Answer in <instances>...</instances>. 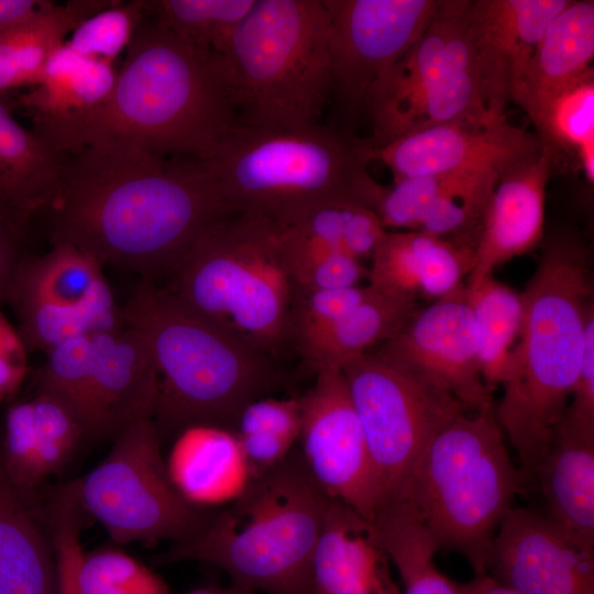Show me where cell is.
Here are the masks:
<instances>
[{"mask_svg": "<svg viewBox=\"0 0 594 594\" xmlns=\"http://www.w3.org/2000/svg\"><path fill=\"white\" fill-rule=\"evenodd\" d=\"M594 2L570 0L549 22L510 99L561 88L594 70Z\"/></svg>", "mask_w": 594, "mask_h": 594, "instance_id": "1f68e13d", "label": "cell"}, {"mask_svg": "<svg viewBox=\"0 0 594 594\" xmlns=\"http://www.w3.org/2000/svg\"><path fill=\"white\" fill-rule=\"evenodd\" d=\"M0 594H57L50 534L0 460Z\"/></svg>", "mask_w": 594, "mask_h": 594, "instance_id": "f546056e", "label": "cell"}, {"mask_svg": "<svg viewBox=\"0 0 594 594\" xmlns=\"http://www.w3.org/2000/svg\"><path fill=\"white\" fill-rule=\"evenodd\" d=\"M556 525L594 552V432L560 421L534 477Z\"/></svg>", "mask_w": 594, "mask_h": 594, "instance_id": "83f0119b", "label": "cell"}, {"mask_svg": "<svg viewBox=\"0 0 594 594\" xmlns=\"http://www.w3.org/2000/svg\"><path fill=\"white\" fill-rule=\"evenodd\" d=\"M121 311L157 369L153 420L162 441L194 425L234 430L243 408L277 384L268 354L154 282L142 279Z\"/></svg>", "mask_w": 594, "mask_h": 594, "instance_id": "277c9868", "label": "cell"}, {"mask_svg": "<svg viewBox=\"0 0 594 594\" xmlns=\"http://www.w3.org/2000/svg\"><path fill=\"white\" fill-rule=\"evenodd\" d=\"M20 238L0 218V304L6 301L18 262Z\"/></svg>", "mask_w": 594, "mask_h": 594, "instance_id": "681fc988", "label": "cell"}, {"mask_svg": "<svg viewBox=\"0 0 594 594\" xmlns=\"http://www.w3.org/2000/svg\"><path fill=\"white\" fill-rule=\"evenodd\" d=\"M378 480L383 506L399 498L435 433L465 411L447 389L373 352L342 369Z\"/></svg>", "mask_w": 594, "mask_h": 594, "instance_id": "8fae6325", "label": "cell"}, {"mask_svg": "<svg viewBox=\"0 0 594 594\" xmlns=\"http://www.w3.org/2000/svg\"><path fill=\"white\" fill-rule=\"evenodd\" d=\"M255 0H146V11L193 44L218 52Z\"/></svg>", "mask_w": 594, "mask_h": 594, "instance_id": "60d3db41", "label": "cell"}, {"mask_svg": "<svg viewBox=\"0 0 594 594\" xmlns=\"http://www.w3.org/2000/svg\"><path fill=\"white\" fill-rule=\"evenodd\" d=\"M486 573L519 594H594V552L529 508L512 507L504 517Z\"/></svg>", "mask_w": 594, "mask_h": 594, "instance_id": "2e32d148", "label": "cell"}, {"mask_svg": "<svg viewBox=\"0 0 594 594\" xmlns=\"http://www.w3.org/2000/svg\"><path fill=\"white\" fill-rule=\"evenodd\" d=\"M165 463L177 492L204 509L230 504L252 480L235 431L219 426L183 429Z\"/></svg>", "mask_w": 594, "mask_h": 594, "instance_id": "4316f807", "label": "cell"}, {"mask_svg": "<svg viewBox=\"0 0 594 594\" xmlns=\"http://www.w3.org/2000/svg\"><path fill=\"white\" fill-rule=\"evenodd\" d=\"M504 437L494 410L458 414L427 443L398 498L439 550L461 554L475 575L486 573L496 531L522 488Z\"/></svg>", "mask_w": 594, "mask_h": 594, "instance_id": "ba28073f", "label": "cell"}, {"mask_svg": "<svg viewBox=\"0 0 594 594\" xmlns=\"http://www.w3.org/2000/svg\"><path fill=\"white\" fill-rule=\"evenodd\" d=\"M367 286L343 289H293L290 307L292 344L301 355L366 294Z\"/></svg>", "mask_w": 594, "mask_h": 594, "instance_id": "bcb514c9", "label": "cell"}, {"mask_svg": "<svg viewBox=\"0 0 594 594\" xmlns=\"http://www.w3.org/2000/svg\"><path fill=\"white\" fill-rule=\"evenodd\" d=\"M521 296V327L494 414L518 455L524 487L569 405L594 315L590 250L580 235L548 238Z\"/></svg>", "mask_w": 594, "mask_h": 594, "instance_id": "3957f363", "label": "cell"}, {"mask_svg": "<svg viewBox=\"0 0 594 594\" xmlns=\"http://www.w3.org/2000/svg\"><path fill=\"white\" fill-rule=\"evenodd\" d=\"M14 108V98L0 95V218L22 241L56 198L65 155L23 128Z\"/></svg>", "mask_w": 594, "mask_h": 594, "instance_id": "484cf974", "label": "cell"}, {"mask_svg": "<svg viewBox=\"0 0 594 594\" xmlns=\"http://www.w3.org/2000/svg\"><path fill=\"white\" fill-rule=\"evenodd\" d=\"M554 156L550 147L542 145L499 177L474 246V265L465 287L477 286L496 267L530 252L542 241L546 187Z\"/></svg>", "mask_w": 594, "mask_h": 594, "instance_id": "ffe728a7", "label": "cell"}, {"mask_svg": "<svg viewBox=\"0 0 594 594\" xmlns=\"http://www.w3.org/2000/svg\"><path fill=\"white\" fill-rule=\"evenodd\" d=\"M301 427L299 397L263 396L241 411L234 431L251 477H257L285 461L298 441Z\"/></svg>", "mask_w": 594, "mask_h": 594, "instance_id": "74e56055", "label": "cell"}, {"mask_svg": "<svg viewBox=\"0 0 594 594\" xmlns=\"http://www.w3.org/2000/svg\"><path fill=\"white\" fill-rule=\"evenodd\" d=\"M474 265L470 245L419 231H386L371 257V287L435 301L463 286Z\"/></svg>", "mask_w": 594, "mask_h": 594, "instance_id": "d4e9b609", "label": "cell"}, {"mask_svg": "<svg viewBox=\"0 0 594 594\" xmlns=\"http://www.w3.org/2000/svg\"><path fill=\"white\" fill-rule=\"evenodd\" d=\"M7 302L15 312L18 331L28 351L37 350L47 353L67 340L94 337L124 324L122 312L109 315L19 296L9 297Z\"/></svg>", "mask_w": 594, "mask_h": 594, "instance_id": "f35d334b", "label": "cell"}, {"mask_svg": "<svg viewBox=\"0 0 594 594\" xmlns=\"http://www.w3.org/2000/svg\"><path fill=\"white\" fill-rule=\"evenodd\" d=\"M89 254L67 242H54L43 255L21 256L9 297H29L53 305L121 315L101 271Z\"/></svg>", "mask_w": 594, "mask_h": 594, "instance_id": "f1b7e54d", "label": "cell"}, {"mask_svg": "<svg viewBox=\"0 0 594 594\" xmlns=\"http://www.w3.org/2000/svg\"><path fill=\"white\" fill-rule=\"evenodd\" d=\"M539 138L506 117L484 116L406 134L370 157L392 172L394 182L461 169L503 174L541 148Z\"/></svg>", "mask_w": 594, "mask_h": 594, "instance_id": "9a60e30c", "label": "cell"}, {"mask_svg": "<svg viewBox=\"0 0 594 594\" xmlns=\"http://www.w3.org/2000/svg\"><path fill=\"white\" fill-rule=\"evenodd\" d=\"M79 584L84 594H169L161 576L116 548L82 552Z\"/></svg>", "mask_w": 594, "mask_h": 594, "instance_id": "f6af8a7d", "label": "cell"}, {"mask_svg": "<svg viewBox=\"0 0 594 594\" xmlns=\"http://www.w3.org/2000/svg\"><path fill=\"white\" fill-rule=\"evenodd\" d=\"M161 444L154 420H136L113 438L100 464L70 482L81 508L117 543L182 542L213 513L191 505L177 492Z\"/></svg>", "mask_w": 594, "mask_h": 594, "instance_id": "30bf717a", "label": "cell"}, {"mask_svg": "<svg viewBox=\"0 0 594 594\" xmlns=\"http://www.w3.org/2000/svg\"><path fill=\"white\" fill-rule=\"evenodd\" d=\"M503 174L461 169L383 187L374 211L384 229L419 231L474 249Z\"/></svg>", "mask_w": 594, "mask_h": 594, "instance_id": "e0dca14e", "label": "cell"}, {"mask_svg": "<svg viewBox=\"0 0 594 594\" xmlns=\"http://www.w3.org/2000/svg\"><path fill=\"white\" fill-rule=\"evenodd\" d=\"M327 502L293 451L213 512L195 536L172 543L154 561L205 562L231 584L260 594H311V561Z\"/></svg>", "mask_w": 594, "mask_h": 594, "instance_id": "5b68a950", "label": "cell"}, {"mask_svg": "<svg viewBox=\"0 0 594 594\" xmlns=\"http://www.w3.org/2000/svg\"><path fill=\"white\" fill-rule=\"evenodd\" d=\"M146 14V0H114L84 20L65 44L84 57L114 65Z\"/></svg>", "mask_w": 594, "mask_h": 594, "instance_id": "ee69618b", "label": "cell"}, {"mask_svg": "<svg viewBox=\"0 0 594 594\" xmlns=\"http://www.w3.org/2000/svg\"><path fill=\"white\" fill-rule=\"evenodd\" d=\"M393 570L374 520L328 498L311 561V594H402Z\"/></svg>", "mask_w": 594, "mask_h": 594, "instance_id": "603a6c76", "label": "cell"}, {"mask_svg": "<svg viewBox=\"0 0 594 594\" xmlns=\"http://www.w3.org/2000/svg\"><path fill=\"white\" fill-rule=\"evenodd\" d=\"M46 354L36 374L35 393L63 405L92 439L91 337L67 340Z\"/></svg>", "mask_w": 594, "mask_h": 594, "instance_id": "ab89813d", "label": "cell"}, {"mask_svg": "<svg viewBox=\"0 0 594 594\" xmlns=\"http://www.w3.org/2000/svg\"><path fill=\"white\" fill-rule=\"evenodd\" d=\"M529 117L542 145L573 152L594 182V70L544 94L512 99Z\"/></svg>", "mask_w": 594, "mask_h": 594, "instance_id": "836d02e7", "label": "cell"}, {"mask_svg": "<svg viewBox=\"0 0 594 594\" xmlns=\"http://www.w3.org/2000/svg\"><path fill=\"white\" fill-rule=\"evenodd\" d=\"M440 0H323L334 127L349 133L380 77L424 34Z\"/></svg>", "mask_w": 594, "mask_h": 594, "instance_id": "7c38bea8", "label": "cell"}, {"mask_svg": "<svg viewBox=\"0 0 594 594\" xmlns=\"http://www.w3.org/2000/svg\"><path fill=\"white\" fill-rule=\"evenodd\" d=\"M569 1L468 0L464 23L490 114L505 117L542 33Z\"/></svg>", "mask_w": 594, "mask_h": 594, "instance_id": "d6986e66", "label": "cell"}, {"mask_svg": "<svg viewBox=\"0 0 594 594\" xmlns=\"http://www.w3.org/2000/svg\"><path fill=\"white\" fill-rule=\"evenodd\" d=\"M165 287L271 358L292 344L293 283L275 221L233 212L210 223Z\"/></svg>", "mask_w": 594, "mask_h": 594, "instance_id": "9c48e42d", "label": "cell"}, {"mask_svg": "<svg viewBox=\"0 0 594 594\" xmlns=\"http://www.w3.org/2000/svg\"><path fill=\"white\" fill-rule=\"evenodd\" d=\"M42 509L54 549L57 594H84L79 584V564L84 552L80 531L86 513L72 483L55 488Z\"/></svg>", "mask_w": 594, "mask_h": 594, "instance_id": "7bdbcfd3", "label": "cell"}, {"mask_svg": "<svg viewBox=\"0 0 594 594\" xmlns=\"http://www.w3.org/2000/svg\"><path fill=\"white\" fill-rule=\"evenodd\" d=\"M570 398L561 421L594 432V315L587 322L583 359Z\"/></svg>", "mask_w": 594, "mask_h": 594, "instance_id": "7dc6e473", "label": "cell"}, {"mask_svg": "<svg viewBox=\"0 0 594 594\" xmlns=\"http://www.w3.org/2000/svg\"><path fill=\"white\" fill-rule=\"evenodd\" d=\"M402 594H460L435 563L438 546L404 499L384 505L374 518Z\"/></svg>", "mask_w": 594, "mask_h": 594, "instance_id": "e575fe53", "label": "cell"}, {"mask_svg": "<svg viewBox=\"0 0 594 594\" xmlns=\"http://www.w3.org/2000/svg\"><path fill=\"white\" fill-rule=\"evenodd\" d=\"M114 65L84 57L65 43L48 59L41 81L14 98L34 133L62 155L80 151L81 128L110 95Z\"/></svg>", "mask_w": 594, "mask_h": 594, "instance_id": "44dd1931", "label": "cell"}, {"mask_svg": "<svg viewBox=\"0 0 594 594\" xmlns=\"http://www.w3.org/2000/svg\"><path fill=\"white\" fill-rule=\"evenodd\" d=\"M419 301L380 292L370 285L365 296L345 311L301 358L314 373L342 366L393 338L419 310Z\"/></svg>", "mask_w": 594, "mask_h": 594, "instance_id": "d6a6232c", "label": "cell"}, {"mask_svg": "<svg viewBox=\"0 0 594 594\" xmlns=\"http://www.w3.org/2000/svg\"><path fill=\"white\" fill-rule=\"evenodd\" d=\"M51 3L47 0H0V34L28 22Z\"/></svg>", "mask_w": 594, "mask_h": 594, "instance_id": "f907efd6", "label": "cell"}, {"mask_svg": "<svg viewBox=\"0 0 594 594\" xmlns=\"http://www.w3.org/2000/svg\"><path fill=\"white\" fill-rule=\"evenodd\" d=\"M277 224L290 239L360 261L373 256L386 233L374 210L341 200L319 204Z\"/></svg>", "mask_w": 594, "mask_h": 594, "instance_id": "8d00e7d4", "label": "cell"}, {"mask_svg": "<svg viewBox=\"0 0 594 594\" xmlns=\"http://www.w3.org/2000/svg\"><path fill=\"white\" fill-rule=\"evenodd\" d=\"M215 53L239 127L293 131L321 122L330 97L323 0H255Z\"/></svg>", "mask_w": 594, "mask_h": 594, "instance_id": "8992f818", "label": "cell"}, {"mask_svg": "<svg viewBox=\"0 0 594 594\" xmlns=\"http://www.w3.org/2000/svg\"><path fill=\"white\" fill-rule=\"evenodd\" d=\"M28 349L0 309V402L12 403L28 374Z\"/></svg>", "mask_w": 594, "mask_h": 594, "instance_id": "c3c4849f", "label": "cell"}, {"mask_svg": "<svg viewBox=\"0 0 594 594\" xmlns=\"http://www.w3.org/2000/svg\"><path fill=\"white\" fill-rule=\"evenodd\" d=\"M465 286V285H464ZM471 310L480 371L492 391L502 385L522 320V296L493 275L465 287Z\"/></svg>", "mask_w": 594, "mask_h": 594, "instance_id": "d590c367", "label": "cell"}, {"mask_svg": "<svg viewBox=\"0 0 594 594\" xmlns=\"http://www.w3.org/2000/svg\"><path fill=\"white\" fill-rule=\"evenodd\" d=\"M185 594H260L248 588L230 584L229 586H204L194 588Z\"/></svg>", "mask_w": 594, "mask_h": 594, "instance_id": "f5cc1de1", "label": "cell"}, {"mask_svg": "<svg viewBox=\"0 0 594 594\" xmlns=\"http://www.w3.org/2000/svg\"><path fill=\"white\" fill-rule=\"evenodd\" d=\"M108 98L86 119L81 147L210 161L239 127L217 54L146 14Z\"/></svg>", "mask_w": 594, "mask_h": 594, "instance_id": "7a4b0ae2", "label": "cell"}, {"mask_svg": "<svg viewBox=\"0 0 594 594\" xmlns=\"http://www.w3.org/2000/svg\"><path fill=\"white\" fill-rule=\"evenodd\" d=\"M460 594H519L490 574L475 575L465 583H455Z\"/></svg>", "mask_w": 594, "mask_h": 594, "instance_id": "816d5d0a", "label": "cell"}, {"mask_svg": "<svg viewBox=\"0 0 594 594\" xmlns=\"http://www.w3.org/2000/svg\"><path fill=\"white\" fill-rule=\"evenodd\" d=\"M233 212L208 161L86 145L65 155L44 215L52 243L155 282L172 274L210 223Z\"/></svg>", "mask_w": 594, "mask_h": 594, "instance_id": "6da1fadb", "label": "cell"}, {"mask_svg": "<svg viewBox=\"0 0 594 594\" xmlns=\"http://www.w3.org/2000/svg\"><path fill=\"white\" fill-rule=\"evenodd\" d=\"M87 439L78 420L58 402L38 393L12 402L4 417L0 460L13 487L31 502Z\"/></svg>", "mask_w": 594, "mask_h": 594, "instance_id": "cb8c5ba5", "label": "cell"}, {"mask_svg": "<svg viewBox=\"0 0 594 594\" xmlns=\"http://www.w3.org/2000/svg\"><path fill=\"white\" fill-rule=\"evenodd\" d=\"M364 139L322 122L293 131L240 128L209 161L240 212L283 223L328 201L374 210L382 190Z\"/></svg>", "mask_w": 594, "mask_h": 594, "instance_id": "52a82bcc", "label": "cell"}, {"mask_svg": "<svg viewBox=\"0 0 594 594\" xmlns=\"http://www.w3.org/2000/svg\"><path fill=\"white\" fill-rule=\"evenodd\" d=\"M450 392L466 410L493 411L492 391L479 364L465 286L419 310L373 352Z\"/></svg>", "mask_w": 594, "mask_h": 594, "instance_id": "5bb4252c", "label": "cell"}, {"mask_svg": "<svg viewBox=\"0 0 594 594\" xmlns=\"http://www.w3.org/2000/svg\"><path fill=\"white\" fill-rule=\"evenodd\" d=\"M315 376L299 396V455L327 498L374 520L383 495L343 371L324 367Z\"/></svg>", "mask_w": 594, "mask_h": 594, "instance_id": "4fadbf2b", "label": "cell"}, {"mask_svg": "<svg viewBox=\"0 0 594 594\" xmlns=\"http://www.w3.org/2000/svg\"><path fill=\"white\" fill-rule=\"evenodd\" d=\"M278 229L285 265L295 288L343 289L360 286L367 278L362 261L296 241L284 235L279 226Z\"/></svg>", "mask_w": 594, "mask_h": 594, "instance_id": "b9f144b4", "label": "cell"}, {"mask_svg": "<svg viewBox=\"0 0 594 594\" xmlns=\"http://www.w3.org/2000/svg\"><path fill=\"white\" fill-rule=\"evenodd\" d=\"M468 0H440L424 34L380 77L366 109L372 134L364 139L381 147L400 136L427 97L452 64L464 36Z\"/></svg>", "mask_w": 594, "mask_h": 594, "instance_id": "ac0fdd59", "label": "cell"}, {"mask_svg": "<svg viewBox=\"0 0 594 594\" xmlns=\"http://www.w3.org/2000/svg\"><path fill=\"white\" fill-rule=\"evenodd\" d=\"M157 392V369L138 329L124 323L91 337L92 440H113L132 422L153 419Z\"/></svg>", "mask_w": 594, "mask_h": 594, "instance_id": "7402d4cb", "label": "cell"}, {"mask_svg": "<svg viewBox=\"0 0 594 594\" xmlns=\"http://www.w3.org/2000/svg\"><path fill=\"white\" fill-rule=\"evenodd\" d=\"M114 0L54 1L28 22L0 34V95L36 86L51 56L84 20Z\"/></svg>", "mask_w": 594, "mask_h": 594, "instance_id": "4dcf8cb0", "label": "cell"}]
</instances>
